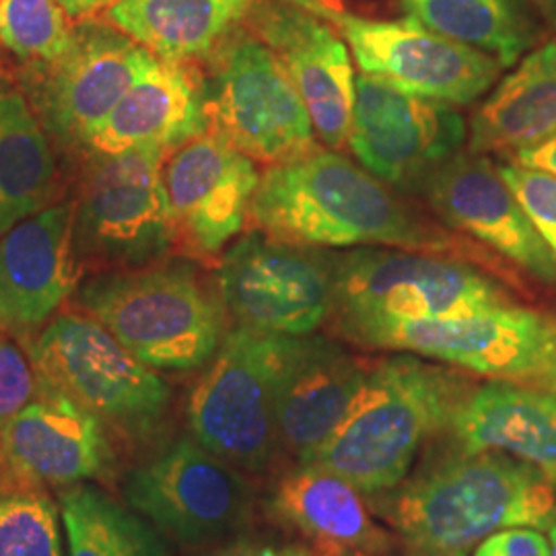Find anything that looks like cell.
Returning a JSON list of instances; mask_svg holds the SVG:
<instances>
[{
  "label": "cell",
  "instance_id": "1",
  "mask_svg": "<svg viewBox=\"0 0 556 556\" xmlns=\"http://www.w3.org/2000/svg\"><path fill=\"white\" fill-rule=\"evenodd\" d=\"M250 217L268 238L303 248L379 245L489 264V250L462 238L357 167L319 149L273 165L260 178Z\"/></svg>",
  "mask_w": 556,
  "mask_h": 556
},
{
  "label": "cell",
  "instance_id": "2",
  "mask_svg": "<svg viewBox=\"0 0 556 556\" xmlns=\"http://www.w3.org/2000/svg\"><path fill=\"white\" fill-rule=\"evenodd\" d=\"M555 489L516 457L459 450L381 493L378 514L406 556H470L501 530L551 528Z\"/></svg>",
  "mask_w": 556,
  "mask_h": 556
},
{
  "label": "cell",
  "instance_id": "3",
  "mask_svg": "<svg viewBox=\"0 0 556 556\" xmlns=\"http://www.w3.org/2000/svg\"><path fill=\"white\" fill-rule=\"evenodd\" d=\"M466 383L417 355L383 358L337 431L309 464L344 478L363 495H381L408 477L420 445L450 427Z\"/></svg>",
  "mask_w": 556,
  "mask_h": 556
},
{
  "label": "cell",
  "instance_id": "4",
  "mask_svg": "<svg viewBox=\"0 0 556 556\" xmlns=\"http://www.w3.org/2000/svg\"><path fill=\"white\" fill-rule=\"evenodd\" d=\"M36 381L77 402L110 433L116 447L135 450L155 438L172 390L98 319L66 312L29 344Z\"/></svg>",
  "mask_w": 556,
  "mask_h": 556
},
{
  "label": "cell",
  "instance_id": "5",
  "mask_svg": "<svg viewBox=\"0 0 556 556\" xmlns=\"http://www.w3.org/2000/svg\"><path fill=\"white\" fill-rule=\"evenodd\" d=\"M77 301L151 369H199L225 338L223 301L188 266L101 275L80 287Z\"/></svg>",
  "mask_w": 556,
  "mask_h": 556
},
{
  "label": "cell",
  "instance_id": "6",
  "mask_svg": "<svg viewBox=\"0 0 556 556\" xmlns=\"http://www.w3.org/2000/svg\"><path fill=\"white\" fill-rule=\"evenodd\" d=\"M293 338L229 330L188 402L192 438L231 466L262 472L277 454V390Z\"/></svg>",
  "mask_w": 556,
  "mask_h": 556
},
{
  "label": "cell",
  "instance_id": "7",
  "mask_svg": "<svg viewBox=\"0 0 556 556\" xmlns=\"http://www.w3.org/2000/svg\"><path fill=\"white\" fill-rule=\"evenodd\" d=\"M338 319L456 318L514 303L468 262L406 250L328 254Z\"/></svg>",
  "mask_w": 556,
  "mask_h": 556
},
{
  "label": "cell",
  "instance_id": "8",
  "mask_svg": "<svg viewBox=\"0 0 556 556\" xmlns=\"http://www.w3.org/2000/svg\"><path fill=\"white\" fill-rule=\"evenodd\" d=\"M126 505L184 546L238 538L254 516L252 484L197 439L157 447L122 478Z\"/></svg>",
  "mask_w": 556,
  "mask_h": 556
},
{
  "label": "cell",
  "instance_id": "9",
  "mask_svg": "<svg viewBox=\"0 0 556 556\" xmlns=\"http://www.w3.org/2000/svg\"><path fill=\"white\" fill-rule=\"evenodd\" d=\"M163 149L142 144L93 155L75 208V245L110 266H144L178 238L165 188Z\"/></svg>",
  "mask_w": 556,
  "mask_h": 556
},
{
  "label": "cell",
  "instance_id": "10",
  "mask_svg": "<svg viewBox=\"0 0 556 556\" xmlns=\"http://www.w3.org/2000/svg\"><path fill=\"white\" fill-rule=\"evenodd\" d=\"M206 108L219 135L270 167L319 151L298 87L266 41L239 36L220 48Z\"/></svg>",
  "mask_w": 556,
  "mask_h": 556
},
{
  "label": "cell",
  "instance_id": "11",
  "mask_svg": "<svg viewBox=\"0 0 556 556\" xmlns=\"http://www.w3.org/2000/svg\"><path fill=\"white\" fill-rule=\"evenodd\" d=\"M155 60L118 27L83 21L73 27L71 46L59 59L23 66L21 91L50 137L85 149Z\"/></svg>",
  "mask_w": 556,
  "mask_h": 556
},
{
  "label": "cell",
  "instance_id": "12",
  "mask_svg": "<svg viewBox=\"0 0 556 556\" xmlns=\"http://www.w3.org/2000/svg\"><path fill=\"white\" fill-rule=\"evenodd\" d=\"M342 334L369 349L435 358L478 376L523 381L536 365L548 316L507 303L456 318L338 319Z\"/></svg>",
  "mask_w": 556,
  "mask_h": 556
},
{
  "label": "cell",
  "instance_id": "13",
  "mask_svg": "<svg viewBox=\"0 0 556 556\" xmlns=\"http://www.w3.org/2000/svg\"><path fill=\"white\" fill-rule=\"evenodd\" d=\"M220 301L239 326L309 337L334 309L328 254L252 233L229 248L219 268Z\"/></svg>",
  "mask_w": 556,
  "mask_h": 556
},
{
  "label": "cell",
  "instance_id": "14",
  "mask_svg": "<svg viewBox=\"0 0 556 556\" xmlns=\"http://www.w3.org/2000/svg\"><path fill=\"white\" fill-rule=\"evenodd\" d=\"M349 147L363 169L392 188L420 192L466 142V122L450 103L420 98L390 80L358 75Z\"/></svg>",
  "mask_w": 556,
  "mask_h": 556
},
{
  "label": "cell",
  "instance_id": "15",
  "mask_svg": "<svg viewBox=\"0 0 556 556\" xmlns=\"http://www.w3.org/2000/svg\"><path fill=\"white\" fill-rule=\"evenodd\" d=\"M116 443L77 402L38 383L0 433V493H43L118 477Z\"/></svg>",
  "mask_w": 556,
  "mask_h": 556
},
{
  "label": "cell",
  "instance_id": "16",
  "mask_svg": "<svg viewBox=\"0 0 556 556\" xmlns=\"http://www.w3.org/2000/svg\"><path fill=\"white\" fill-rule=\"evenodd\" d=\"M349 41L361 73L390 80L420 98L468 105L498 79L497 59L450 40L415 17L330 21Z\"/></svg>",
  "mask_w": 556,
  "mask_h": 556
},
{
  "label": "cell",
  "instance_id": "17",
  "mask_svg": "<svg viewBox=\"0 0 556 556\" xmlns=\"http://www.w3.org/2000/svg\"><path fill=\"white\" fill-rule=\"evenodd\" d=\"M433 213L450 229L511 260L544 282L556 280V258L540 238L497 165L478 153H457L422 190Z\"/></svg>",
  "mask_w": 556,
  "mask_h": 556
},
{
  "label": "cell",
  "instance_id": "18",
  "mask_svg": "<svg viewBox=\"0 0 556 556\" xmlns=\"http://www.w3.org/2000/svg\"><path fill=\"white\" fill-rule=\"evenodd\" d=\"M258 184L254 160L217 130L181 144L165 167L179 238L199 254H219L243 229Z\"/></svg>",
  "mask_w": 556,
  "mask_h": 556
},
{
  "label": "cell",
  "instance_id": "19",
  "mask_svg": "<svg viewBox=\"0 0 556 556\" xmlns=\"http://www.w3.org/2000/svg\"><path fill=\"white\" fill-rule=\"evenodd\" d=\"M75 206L56 204L21 220L0 238V330H38L79 282Z\"/></svg>",
  "mask_w": 556,
  "mask_h": 556
},
{
  "label": "cell",
  "instance_id": "20",
  "mask_svg": "<svg viewBox=\"0 0 556 556\" xmlns=\"http://www.w3.org/2000/svg\"><path fill=\"white\" fill-rule=\"evenodd\" d=\"M256 27L295 83L319 139L342 149L357 101L346 43L324 21L282 0L260 7Z\"/></svg>",
  "mask_w": 556,
  "mask_h": 556
},
{
  "label": "cell",
  "instance_id": "21",
  "mask_svg": "<svg viewBox=\"0 0 556 556\" xmlns=\"http://www.w3.org/2000/svg\"><path fill=\"white\" fill-rule=\"evenodd\" d=\"M367 369L324 337H295L277 390L278 443L309 464L338 429Z\"/></svg>",
  "mask_w": 556,
  "mask_h": 556
},
{
  "label": "cell",
  "instance_id": "22",
  "mask_svg": "<svg viewBox=\"0 0 556 556\" xmlns=\"http://www.w3.org/2000/svg\"><path fill=\"white\" fill-rule=\"evenodd\" d=\"M206 89L179 62L157 59L87 140L91 155L142 144L176 149L208 130Z\"/></svg>",
  "mask_w": 556,
  "mask_h": 556
},
{
  "label": "cell",
  "instance_id": "23",
  "mask_svg": "<svg viewBox=\"0 0 556 556\" xmlns=\"http://www.w3.org/2000/svg\"><path fill=\"white\" fill-rule=\"evenodd\" d=\"M464 452H497L534 466L556 484V397L495 379L466 392L447 427Z\"/></svg>",
  "mask_w": 556,
  "mask_h": 556
},
{
  "label": "cell",
  "instance_id": "24",
  "mask_svg": "<svg viewBox=\"0 0 556 556\" xmlns=\"http://www.w3.org/2000/svg\"><path fill=\"white\" fill-rule=\"evenodd\" d=\"M268 511L318 544L326 556L386 555L396 544L358 489L314 464H299L278 478Z\"/></svg>",
  "mask_w": 556,
  "mask_h": 556
},
{
  "label": "cell",
  "instance_id": "25",
  "mask_svg": "<svg viewBox=\"0 0 556 556\" xmlns=\"http://www.w3.org/2000/svg\"><path fill=\"white\" fill-rule=\"evenodd\" d=\"M555 135L556 38L530 52L478 105L470 151L516 155Z\"/></svg>",
  "mask_w": 556,
  "mask_h": 556
},
{
  "label": "cell",
  "instance_id": "26",
  "mask_svg": "<svg viewBox=\"0 0 556 556\" xmlns=\"http://www.w3.org/2000/svg\"><path fill=\"white\" fill-rule=\"evenodd\" d=\"M254 7V0H119L108 21L157 59L208 54Z\"/></svg>",
  "mask_w": 556,
  "mask_h": 556
},
{
  "label": "cell",
  "instance_id": "27",
  "mask_svg": "<svg viewBox=\"0 0 556 556\" xmlns=\"http://www.w3.org/2000/svg\"><path fill=\"white\" fill-rule=\"evenodd\" d=\"M56 178V161L29 101L0 83V238L48 206Z\"/></svg>",
  "mask_w": 556,
  "mask_h": 556
},
{
  "label": "cell",
  "instance_id": "28",
  "mask_svg": "<svg viewBox=\"0 0 556 556\" xmlns=\"http://www.w3.org/2000/svg\"><path fill=\"white\" fill-rule=\"evenodd\" d=\"M68 556H174L169 538L93 484L60 491Z\"/></svg>",
  "mask_w": 556,
  "mask_h": 556
},
{
  "label": "cell",
  "instance_id": "29",
  "mask_svg": "<svg viewBox=\"0 0 556 556\" xmlns=\"http://www.w3.org/2000/svg\"><path fill=\"white\" fill-rule=\"evenodd\" d=\"M402 11L450 40L514 66L536 40L521 0H402Z\"/></svg>",
  "mask_w": 556,
  "mask_h": 556
},
{
  "label": "cell",
  "instance_id": "30",
  "mask_svg": "<svg viewBox=\"0 0 556 556\" xmlns=\"http://www.w3.org/2000/svg\"><path fill=\"white\" fill-rule=\"evenodd\" d=\"M71 40L59 0H0V46L25 66L59 59Z\"/></svg>",
  "mask_w": 556,
  "mask_h": 556
},
{
  "label": "cell",
  "instance_id": "31",
  "mask_svg": "<svg viewBox=\"0 0 556 556\" xmlns=\"http://www.w3.org/2000/svg\"><path fill=\"white\" fill-rule=\"evenodd\" d=\"M0 556H62L59 509L43 493H0Z\"/></svg>",
  "mask_w": 556,
  "mask_h": 556
},
{
  "label": "cell",
  "instance_id": "32",
  "mask_svg": "<svg viewBox=\"0 0 556 556\" xmlns=\"http://www.w3.org/2000/svg\"><path fill=\"white\" fill-rule=\"evenodd\" d=\"M497 167L501 178L505 179L556 258V176L523 167L516 161Z\"/></svg>",
  "mask_w": 556,
  "mask_h": 556
},
{
  "label": "cell",
  "instance_id": "33",
  "mask_svg": "<svg viewBox=\"0 0 556 556\" xmlns=\"http://www.w3.org/2000/svg\"><path fill=\"white\" fill-rule=\"evenodd\" d=\"M38 381L20 344L0 330V433L11 418L36 396Z\"/></svg>",
  "mask_w": 556,
  "mask_h": 556
},
{
  "label": "cell",
  "instance_id": "34",
  "mask_svg": "<svg viewBox=\"0 0 556 556\" xmlns=\"http://www.w3.org/2000/svg\"><path fill=\"white\" fill-rule=\"evenodd\" d=\"M291 7L330 23L337 17H361V20H392L402 11V0H282Z\"/></svg>",
  "mask_w": 556,
  "mask_h": 556
},
{
  "label": "cell",
  "instance_id": "35",
  "mask_svg": "<svg viewBox=\"0 0 556 556\" xmlns=\"http://www.w3.org/2000/svg\"><path fill=\"white\" fill-rule=\"evenodd\" d=\"M472 556H551V542L536 528H507L482 540Z\"/></svg>",
  "mask_w": 556,
  "mask_h": 556
},
{
  "label": "cell",
  "instance_id": "36",
  "mask_svg": "<svg viewBox=\"0 0 556 556\" xmlns=\"http://www.w3.org/2000/svg\"><path fill=\"white\" fill-rule=\"evenodd\" d=\"M521 383L534 386L538 390L556 397V316H548V328L532 374Z\"/></svg>",
  "mask_w": 556,
  "mask_h": 556
},
{
  "label": "cell",
  "instance_id": "37",
  "mask_svg": "<svg viewBox=\"0 0 556 556\" xmlns=\"http://www.w3.org/2000/svg\"><path fill=\"white\" fill-rule=\"evenodd\" d=\"M200 556H287V546H277L252 538H236Z\"/></svg>",
  "mask_w": 556,
  "mask_h": 556
},
{
  "label": "cell",
  "instance_id": "38",
  "mask_svg": "<svg viewBox=\"0 0 556 556\" xmlns=\"http://www.w3.org/2000/svg\"><path fill=\"white\" fill-rule=\"evenodd\" d=\"M514 157H516V163L523 167H532V169H540V172L556 176V135L540 142L536 147L519 151Z\"/></svg>",
  "mask_w": 556,
  "mask_h": 556
},
{
  "label": "cell",
  "instance_id": "39",
  "mask_svg": "<svg viewBox=\"0 0 556 556\" xmlns=\"http://www.w3.org/2000/svg\"><path fill=\"white\" fill-rule=\"evenodd\" d=\"M59 2L68 17L80 20V17H87L105 7L118 4L119 0H59Z\"/></svg>",
  "mask_w": 556,
  "mask_h": 556
},
{
  "label": "cell",
  "instance_id": "40",
  "mask_svg": "<svg viewBox=\"0 0 556 556\" xmlns=\"http://www.w3.org/2000/svg\"><path fill=\"white\" fill-rule=\"evenodd\" d=\"M530 2L536 7L540 15L556 29V0H530Z\"/></svg>",
  "mask_w": 556,
  "mask_h": 556
},
{
  "label": "cell",
  "instance_id": "41",
  "mask_svg": "<svg viewBox=\"0 0 556 556\" xmlns=\"http://www.w3.org/2000/svg\"><path fill=\"white\" fill-rule=\"evenodd\" d=\"M287 556H326V555H318V553H314V551H309V548H305V546H295V544H289V546H287Z\"/></svg>",
  "mask_w": 556,
  "mask_h": 556
},
{
  "label": "cell",
  "instance_id": "42",
  "mask_svg": "<svg viewBox=\"0 0 556 556\" xmlns=\"http://www.w3.org/2000/svg\"><path fill=\"white\" fill-rule=\"evenodd\" d=\"M548 542H551V556H556V521L551 526V536H548Z\"/></svg>",
  "mask_w": 556,
  "mask_h": 556
}]
</instances>
